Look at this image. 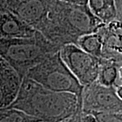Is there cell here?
Wrapping results in <instances>:
<instances>
[{
    "mask_svg": "<svg viewBox=\"0 0 122 122\" xmlns=\"http://www.w3.org/2000/svg\"><path fill=\"white\" fill-rule=\"evenodd\" d=\"M96 122H122V113L91 112Z\"/></svg>",
    "mask_w": 122,
    "mask_h": 122,
    "instance_id": "14",
    "label": "cell"
},
{
    "mask_svg": "<svg viewBox=\"0 0 122 122\" xmlns=\"http://www.w3.org/2000/svg\"><path fill=\"white\" fill-rule=\"evenodd\" d=\"M62 62L82 86L95 82L100 58L85 52L75 44H66L59 50Z\"/></svg>",
    "mask_w": 122,
    "mask_h": 122,
    "instance_id": "5",
    "label": "cell"
},
{
    "mask_svg": "<svg viewBox=\"0 0 122 122\" xmlns=\"http://www.w3.org/2000/svg\"><path fill=\"white\" fill-rule=\"evenodd\" d=\"M96 81L106 87H122V63L100 58Z\"/></svg>",
    "mask_w": 122,
    "mask_h": 122,
    "instance_id": "10",
    "label": "cell"
},
{
    "mask_svg": "<svg viewBox=\"0 0 122 122\" xmlns=\"http://www.w3.org/2000/svg\"><path fill=\"white\" fill-rule=\"evenodd\" d=\"M21 82L16 71L0 56V109L8 107L14 101Z\"/></svg>",
    "mask_w": 122,
    "mask_h": 122,
    "instance_id": "8",
    "label": "cell"
},
{
    "mask_svg": "<svg viewBox=\"0 0 122 122\" xmlns=\"http://www.w3.org/2000/svg\"><path fill=\"white\" fill-rule=\"evenodd\" d=\"M7 109L21 111L42 122H61L81 111L75 95L48 90L26 76L16 99Z\"/></svg>",
    "mask_w": 122,
    "mask_h": 122,
    "instance_id": "1",
    "label": "cell"
},
{
    "mask_svg": "<svg viewBox=\"0 0 122 122\" xmlns=\"http://www.w3.org/2000/svg\"><path fill=\"white\" fill-rule=\"evenodd\" d=\"M75 45L93 56L98 58L101 57L102 37L97 30L79 37Z\"/></svg>",
    "mask_w": 122,
    "mask_h": 122,
    "instance_id": "12",
    "label": "cell"
},
{
    "mask_svg": "<svg viewBox=\"0 0 122 122\" xmlns=\"http://www.w3.org/2000/svg\"><path fill=\"white\" fill-rule=\"evenodd\" d=\"M56 4L53 0L7 1L6 9L44 36L50 25Z\"/></svg>",
    "mask_w": 122,
    "mask_h": 122,
    "instance_id": "4",
    "label": "cell"
},
{
    "mask_svg": "<svg viewBox=\"0 0 122 122\" xmlns=\"http://www.w3.org/2000/svg\"><path fill=\"white\" fill-rule=\"evenodd\" d=\"M87 7L91 13L105 25L117 19L114 0H88Z\"/></svg>",
    "mask_w": 122,
    "mask_h": 122,
    "instance_id": "11",
    "label": "cell"
},
{
    "mask_svg": "<svg viewBox=\"0 0 122 122\" xmlns=\"http://www.w3.org/2000/svg\"><path fill=\"white\" fill-rule=\"evenodd\" d=\"M59 1L65 3L66 4L79 6V7H86L87 6L88 0H58Z\"/></svg>",
    "mask_w": 122,
    "mask_h": 122,
    "instance_id": "15",
    "label": "cell"
},
{
    "mask_svg": "<svg viewBox=\"0 0 122 122\" xmlns=\"http://www.w3.org/2000/svg\"><path fill=\"white\" fill-rule=\"evenodd\" d=\"M37 32L8 10L0 12V39L30 38Z\"/></svg>",
    "mask_w": 122,
    "mask_h": 122,
    "instance_id": "9",
    "label": "cell"
},
{
    "mask_svg": "<svg viewBox=\"0 0 122 122\" xmlns=\"http://www.w3.org/2000/svg\"><path fill=\"white\" fill-rule=\"evenodd\" d=\"M58 52L31 68L25 76L50 91L73 94L81 102L83 86L66 66Z\"/></svg>",
    "mask_w": 122,
    "mask_h": 122,
    "instance_id": "3",
    "label": "cell"
},
{
    "mask_svg": "<svg viewBox=\"0 0 122 122\" xmlns=\"http://www.w3.org/2000/svg\"><path fill=\"white\" fill-rule=\"evenodd\" d=\"M81 107L86 113H122V99L117 96L115 87L103 86L95 81L83 87Z\"/></svg>",
    "mask_w": 122,
    "mask_h": 122,
    "instance_id": "6",
    "label": "cell"
},
{
    "mask_svg": "<svg viewBox=\"0 0 122 122\" xmlns=\"http://www.w3.org/2000/svg\"><path fill=\"white\" fill-rule=\"evenodd\" d=\"M0 122H42L21 111L14 109H0Z\"/></svg>",
    "mask_w": 122,
    "mask_h": 122,
    "instance_id": "13",
    "label": "cell"
},
{
    "mask_svg": "<svg viewBox=\"0 0 122 122\" xmlns=\"http://www.w3.org/2000/svg\"><path fill=\"white\" fill-rule=\"evenodd\" d=\"M102 37L101 57L122 63V22L115 20L97 30Z\"/></svg>",
    "mask_w": 122,
    "mask_h": 122,
    "instance_id": "7",
    "label": "cell"
},
{
    "mask_svg": "<svg viewBox=\"0 0 122 122\" xmlns=\"http://www.w3.org/2000/svg\"><path fill=\"white\" fill-rule=\"evenodd\" d=\"M59 47L39 32L23 39H0V56L16 71L21 79L29 70L58 52Z\"/></svg>",
    "mask_w": 122,
    "mask_h": 122,
    "instance_id": "2",
    "label": "cell"
}]
</instances>
